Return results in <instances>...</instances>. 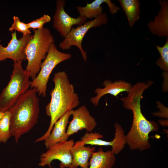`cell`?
Masks as SVG:
<instances>
[{"label":"cell","mask_w":168,"mask_h":168,"mask_svg":"<svg viewBox=\"0 0 168 168\" xmlns=\"http://www.w3.org/2000/svg\"><path fill=\"white\" fill-rule=\"evenodd\" d=\"M151 81L138 82L134 85L126 96L121 98L124 108L132 111L133 120L131 129L126 136V143L132 150L141 151L149 149L151 146L149 134L157 131L159 128L154 121L147 120L141 111V101L144 91L153 84Z\"/></svg>","instance_id":"1"},{"label":"cell","mask_w":168,"mask_h":168,"mask_svg":"<svg viewBox=\"0 0 168 168\" xmlns=\"http://www.w3.org/2000/svg\"><path fill=\"white\" fill-rule=\"evenodd\" d=\"M52 81L54 88L50 91V101L45 107L46 115L50 118L49 128L45 133L35 141H44L49 136L56 122L67 111L73 110L80 104L79 97L75 91L74 87L64 71L55 73Z\"/></svg>","instance_id":"2"},{"label":"cell","mask_w":168,"mask_h":168,"mask_svg":"<svg viewBox=\"0 0 168 168\" xmlns=\"http://www.w3.org/2000/svg\"><path fill=\"white\" fill-rule=\"evenodd\" d=\"M35 88H30L19 98L9 109L10 129L16 143L38 122L40 112L39 99Z\"/></svg>","instance_id":"3"},{"label":"cell","mask_w":168,"mask_h":168,"mask_svg":"<svg viewBox=\"0 0 168 168\" xmlns=\"http://www.w3.org/2000/svg\"><path fill=\"white\" fill-rule=\"evenodd\" d=\"M32 38L28 43L25 54L28 63L25 69L33 80L39 73L42 61L46 58L54 38L48 29L34 30Z\"/></svg>","instance_id":"4"},{"label":"cell","mask_w":168,"mask_h":168,"mask_svg":"<svg viewBox=\"0 0 168 168\" xmlns=\"http://www.w3.org/2000/svg\"><path fill=\"white\" fill-rule=\"evenodd\" d=\"M22 61L14 62L10 80L0 94V112L9 110L31 86V81L29 80V74L22 67Z\"/></svg>","instance_id":"5"},{"label":"cell","mask_w":168,"mask_h":168,"mask_svg":"<svg viewBox=\"0 0 168 168\" xmlns=\"http://www.w3.org/2000/svg\"><path fill=\"white\" fill-rule=\"evenodd\" d=\"M71 57V54L58 50L54 43H52L45 58L41 64L39 73L31 81V88H35L40 96L46 97L48 82L53 70L57 65Z\"/></svg>","instance_id":"6"},{"label":"cell","mask_w":168,"mask_h":168,"mask_svg":"<svg viewBox=\"0 0 168 168\" xmlns=\"http://www.w3.org/2000/svg\"><path fill=\"white\" fill-rule=\"evenodd\" d=\"M108 21L107 14L103 13L99 17L92 20L86 21L83 24L78 26L71 30L59 44V47L63 50L70 49L72 46L77 47L79 49L82 57L86 62L87 59V53L83 49L82 43L86 33L92 28L106 25Z\"/></svg>","instance_id":"7"},{"label":"cell","mask_w":168,"mask_h":168,"mask_svg":"<svg viewBox=\"0 0 168 168\" xmlns=\"http://www.w3.org/2000/svg\"><path fill=\"white\" fill-rule=\"evenodd\" d=\"M73 140L62 141L56 143L47 149L40 156L39 166H44L48 165L51 168L50 164L55 160L60 161L59 166L62 168H70L72 158L71 149L74 144Z\"/></svg>","instance_id":"8"},{"label":"cell","mask_w":168,"mask_h":168,"mask_svg":"<svg viewBox=\"0 0 168 168\" xmlns=\"http://www.w3.org/2000/svg\"><path fill=\"white\" fill-rule=\"evenodd\" d=\"M11 35L12 38L6 47L3 46L0 40V62L8 58L12 59L14 62L26 59V48L33 35L29 34L23 36L18 40L16 31H14L12 32Z\"/></svg>","instance_id":"9"},{"label":"cell","mask_w":168,"mask_h":168,"mask_svg":"<svg viewBox=\"0 0 168 168\" xmlns=\"http://www.w3.org/2000/svg\"><path fill=\"white\" fill-rule=\"evenodd\" d=\"M115 133L113 140L107 141L100 139L103 136L99 133H86L81 138V141L85 145L100 146H111V151L115 155L118 154L124 147L126 143V136L120 125L116 123L114 124Z\"/></svg>","instance_id":"10"},{"label":"cell","mask_w":168,"mask_h":168,"mask_svg":"<svg viewBox=\"0 0 168 168\" xmlns=\"http://www.w3.org/2000/svg\"><path fill=\"white\" fill-rule=\"evenodd\" d=\"M65 3L64 0H57L56 11L53 16V27L64 38L69 33L73 26L81 25L87 19L86 17L80 16L76 18L71 17L65 11Z\"/></svg>","instance_id":"11"},{"label":"cell","mask_w":168,"mask_h":168,"mask_svg":"<svg viewBox=\"0 0 168 168\" xmlns=\"http://www.w3.org/2000/svg\"><path fill=\"white\" fill-rule=\"evenodd\" d=\"M72 115V119L66 130V134L69 137L84 129L88 133L91 132L97 125L95 119L85 105L73 110Z\"/></svg>","instance_id":"12"},{"label":"cell","mask_w":168,"mask_h":168,"mask_svg":"<svg viewBox=\"0 0 168 168\" xmlns=\"http://www.w3.org/2000/svg\"><path fill=\"white\" fill-rule=\"evenodd\" d=\"M103 85L104 88L96 89L95 93L96 95L91 99V101L96 106L98 105L100 99L104 96L110 94L117 96L121 92H128L132 87L130 83L122 80L113 82L110 80H106L103 82Z\"/></svg>","instance_id":"13"},{"label":"cell","mask_w":168,"mask_h":168,"mask_svg":"<svg viewBox=\"0 0 168 168\" xmlns=\"http://www.w3.org/2000/svg\"><path fill=\"white\" fill-rule=\"evenodd\" d=\"M73 111H67L55 123L50 134L44 141L47 149L56 143L67 140L69 137L66 134V128Z\"/></svg>","instance_id":"14"},{"label":"cell","mask_w":168,"mask_h":168,"mask_svg":"<svg viewBox=\"0 0 168 168\" xmlns=\"http://www.w3.org/2000/svg\"><path fill=\"white\" fill-rule=\"evenodd\" d=\"M161 8L153 21H150L148 27L151 33L161 37L168 36V1L159 0Z\"/></svg>","instance_id":"15"},{"label":"cell","mask_w":168,"mask_h":168,"mask_svg":"<svg viewBox=\"0 0 168 168\" xmlns=\"http://www.w3.org/2000/svg\"><path fill=\"white\" fill-rule=\"evenodd\" d=\"M82 141L79 140L74 143L71 149L72 160L69 168H88L89 160L95 151V147H86Z\"/></svg>","instance_id":"16"},{"label":"cell","mask_w":168,"mask_h":168,"mask_svg":"<svg viewBox=\"0 0 168 168\" xmlns=\"http://www.w3.org/2000/svg\"><path fill=\"white\" fill-rule=\"evenodd\" d=\"M105 2L108 5L112 14L114 15L119 10V8L112 3L110 0H95L91 3H87L84 7L78 6L77 9L80 16H83L87 19H95L97 18L103 13L101 5Z\"/></svg>","instance_id":"17"},{"label":"cell","mask_w":168,"mask_h":168,"mask_svg":"<svg viewBox=\"0 0 168 168\" xmlns=\"http://www.w3.org/2000/svg\"><path fill=\"white\" fill-rule=\"evenodd\" d=\"M115 160V155L111 151L104 152L100 147L92 155L89 168H111Z\"/></svg>","instance_id":"18"},{"label":"cell","mask_w":168,"mask_h":168,"mask_svg":"<svg viewBox=\"0 0 168 168\" xmlns=\"http://www.w3.org/2000/svg\"><path fill=\"white\" fill-rule=\"evenodd\" d=\"M118 1L126 15L130 26L132 27L140 17V2L138 0Z\"/></svg>","instance_id":"19"},{"label":"cell","mask_w":168,"mask_h":168,"mask_svg":"<svg viewBox=\"0 0 168 168\" xmlns=\"http://www.w3.org/2000/svg\"><path fill=\"white\" fill-rule=\"evenodd\" d=\"M160 55V57L156 62V64L164 71L163 76L164 82L162 86L163 91H167L168 89V36L165 44L162 46L156 45Z\"/></svg>","instance_id":"20"},{"label":"cell","mask_w":168,"mask_h":168,"mask_svg":"<svg viewBox=\"0 0 168 168\" xmlns=\"http://www.w3.org/2000/svg\"><path fill=\"white\" fill-rule=\"evenodd\" d=\"M11 113L9 111L4 112L0 120V143H5L12 137L10 129Z\"/></svg>","instance_id":"21"},{"label":"cell","mask_w":168,"mask_h":168,"mask_svg":"<svg viewBox=\"0 0 168 168\" xmlns=\"http://www.w3.org/2000/svg\"><path fill=\"white\" fill-rule=\"evenodd\" d=\"M13 19V23L9 29L10 31L13 32L14 30L17 31L21 33L23 36L31 34V32L27 26L26 23L21 22L17 16H14Z\"/></svg>","instance_id":"22"},{"label":"cell","mask_w":168,"mask_h":168,"mask_svg":"<svg viewBox=\"0 0 168 168\" xmlns=\"http://www.w3.org/2000/svg\"><path fill=\"white\" fill-rule=\"evenodd\" d=\"M51 20L50 16L47 14H44L39 18H37L31 22L26 23L28 28L36 30L43 28V26L45 23L49 22Z\"/></svg>","instance_id":"23"},{"label":"cell","mask_w":168,"mask_h":168,"mask_svg":"<svg viewBox=\"0 0 168 168\" xmlns=\"http://www.w3.org/2000/svg\"><path fill=\"white\" fill-rule=\"evenodd\" d=\"M4 112H0V120L4 114Z\"/></svg>","instance_id":"24"},{"label":"cell","mask_w":168,"mask_h":168,"mask_svg":"<svg viewBox=\"0 0 168 168\" xmlns=\"http://www.w3.org/2000/svg\"><path fill=\"white\" fill-rule=\"evenodd\" d=\"M62 168V167H59V168Z\"/></svg>","instance_id":"25"},{"label":"cell","mask_w":168,"mask_h":168,"mask_svg":"<svg viewBox=\"0 0 168 168\" xmlns=\"http://www.w3.org/2000/svg\"></svg>","instance_id":"26"}]
</instances>
